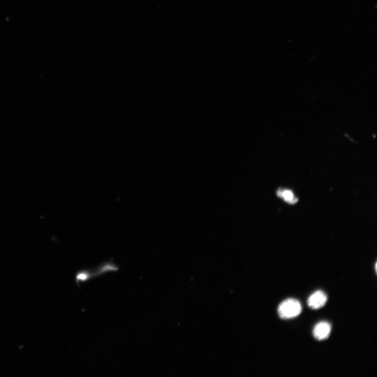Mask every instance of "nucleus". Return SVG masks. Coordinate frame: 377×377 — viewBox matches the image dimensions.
<instances>
[{"label": "nucleus", "mask_w": 377, "mask_h": 377, "mask_svg": "<svg viewBox=\"0 0 377 377\" xmlns=\"http://www.w3.org/2000/svg\"><path fill=\"white\" fill-rule=\"evenodd\" d=\"M302 312V306L299 301L288 299L282 303L278 308V313L281 318L290 319L298 316Z\"/></svg>", "instance_id": "1"}, {"label": "nucleus", "mask_w": 377, "mask_h": 377, "mask_svg": "<svg viewBox=\"0 0 377 377\" xmlns=\"http://www.w3.org/2000/svg\"><path fill=\"white\" fill-rule=\"evenodd\" d=\"M328 301V296L322 291L315 292L308 299L309 307L314 310L319 309L324 307Z\"/></svg>", "instance_id": "2"}, {"label": "nucleus", "mask_w": 377, "mask_h": 377, "mask_svg": "<svg viewBox=\"0 0 377 377\" xmlns=\"http://www.w3.org/2000/svg\"><path fill=\"white\" fill-rule=\"evenodd\" d=\"M331 324L327 322H321L314 327L313 334L315 338L319 341H322L329 338L331 332Z\"/></svg>", "instance_id": "3"}, {"label": "nucleus", "mask_w": 377, "mask_h": 377, "mask_svg": "<svg viewBox=\"0 0 377 377\" xmlns=\"http://www.w3.org/2000/svg\"><path fill=\"white\" fill-rule=\"evenodd\" d=\"M118 270V267L114 264L110 262L102 264L94 271L92 272L93 278L101 275L106 272L110 271H116Z\"/></svg>", "instance_id": "4"}, {"label": "nucleus", "mask_w": 377, "mask_h": 377, "mask_svg": "<svg viewBox=\"0 0 377 377\" xmlns=\"http://www.w3.org/2000/svg\"><path fill=\"white\" fill-rule=\"evenodd\" d=\"M277 195L283 198L284 200L290 204H294L297 202V199L296 198L293 193V192L289 189H280L277 191Z\"/></svg>", "instance_id": "5"}, {"label": "nucleus", "mask_w": 377, "mask_h": 377, "mask_svg": "<svg viewBox=\"0 0 377 377\" xmlns=\"http://www.w3.org/2000/svg\"><path fill=\"white\" fill-rule=\"evenodd\" d=\"M92 279H93L92 272L89 270L79 271L76 275V281L78 285L79 282H86Z\"/></svg>", "instance_id": "6"}]
</instances>
